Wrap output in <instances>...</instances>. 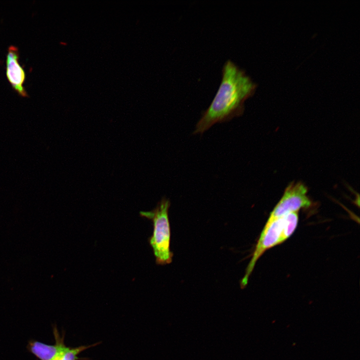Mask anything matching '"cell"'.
Here are the masks:
<instances>
[{
	"label": "cell",
	"instance_id": "277c9868",
	"mask_svg": "<svg viewBox=\"0 0 360 360\" xmlns=\"http://www.w3.org/2000/svg\"><path fill=\"white\" fill-rule=\"evenodd\" d=\"M306 187L300 182L290 184L270 214L268 222H270L285 214L298 212L302 208H308L312 202L307 195Z\"/></svg>",
	"mask_w": 360,
	"mask_h": 360
},
{
	"label": "cell",
	"instance_id": "7a4b0ae2",
	"mask_svg": "<svg viewBox=\"0 0 360 360\" xmlns=\"http://www.w3.org/2000/svg\"><path fill=\"white\" fill-rule=\"evenodd\" d=\"M298 220V212H294L272 221L266 222L257 242L244 276L240 280L242 288L247 285L250 276L258 258L267 250L283 242L289 238L296 229Z\"/></svg>",
	"mask_w": 360,
	"mask_h": 360
},
{
	"label": "cell",
	"instance_id": "6da1fadb",
	"mask_svg": "<svg viewBox=\"0 0 360 360\" xmlns=\"http://www.w3.org/2000/svg\"><path fill=\"white\" fill-rule=\"evenodd\" d=\"M256 84L230 60L222 69V78L212 102L198 122L193 134H202L214 124L240 116L244 102L254 92Z\"/></svg>",
	"mask_w": 360,
	"mask_h": 360
},
{
	"label": "cell",
	"instance_id": "8992f818",
	"mask_svg": "<svg viewBox=\"0 0 360 360\" xmlns=\"http://www.w3.org/2000/svg\"><path fill=\"white\" fill-rule=\"evenodd\" d=\"M53 332L56 340L54 345L47 344L35 340L28 342V350L40 360H52L60 350L65 345L64 336L60 335L56 327H54Z\"/></svg>",
	"mask_w": 360,
	"mask_h": 360
},
{
	"label": "cell",
	"instance_id": "3957f363",
	"mask_svg": "<svg viewBox=\"0 0 360 360\" xmlns=\"http://www.w3.org/2000/svg\"><path fill=\"white\" fill-rule=\"evenodd\" d=\"M170 205V200L164 197L154 210L140 212V216L153 222V233L148 238V242L153 250L157 264H169L172 260L173 253L170 250V227L168 218Z\"/></svg>",
	"mask_w": 360,
	"mask_h": 360
},
{
	"label": "cell",
	"instance_id": "5b68a950",
	"mask_svg": "<svg viewBox=\"0 0 360 360\" xmlns=\"http://www.w3.org/2000/svg\"><path fill=\"white\" fill-rule=\"evenodd\" d=\"M18 48L13 45L8 49L6 59V74L12 88L19 96L26 98L28 94L24 86L26 74L24 68L19 62Z\"/></svg>",
	"mask_w": 360,
	"mask_h": 360
},
{
	"label": "cell",
	"instance_id": "52a82bcc",
	"mask_svg": "<svg viewBox=\"0 0 360 360\" xmlns=\"http://www.w3.org/2000/svg\"><path fill=\"white\" fill-rule=\"evenodd\" d=\"M100 342L88 346H80L76 348L67 347L64 345L52 360H79L78 355L83 351Z\"/></svg>",
	"mask_w": 360,
	"mask_h": 360
}]
</instances>
